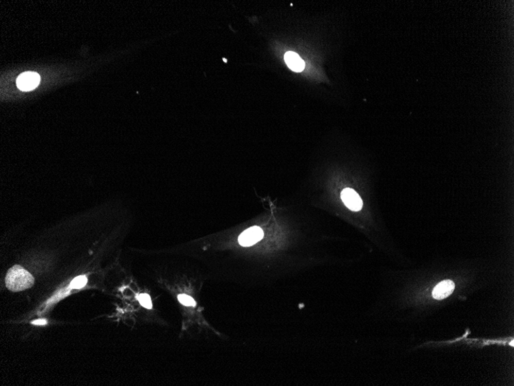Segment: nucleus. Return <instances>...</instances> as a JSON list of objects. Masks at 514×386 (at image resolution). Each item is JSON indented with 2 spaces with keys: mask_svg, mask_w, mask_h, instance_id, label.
<instances>
[{
  "mask_svg": "<svg viewBox=\"0 0 514 386\" xmlns=\"http://www.w3.org/2000/svg\"><path fill=\"white\" fill-rule=\"evenodd\" d=\"M341 199L347 208L353 211H359L363 208V201L360 195L350 188H346L341 193Z\"/></svg>",
  "mask_w": 514,
  "mask_h": 386,
  "instance_id": "nucleus-4",
  "label": "nucleus"
},
{
  "mask_svg": "<svg viewBox=\"0 0 514 386\" xmlns=\"http://www.w3.org/2000/svg\"><path fill=\"white\" fill-rule=\"evenodd\" d=\"M511 345H512V346H514V341H512V342H511Z\"/></svg>",
  "mask_w": 514,
  "mask_h": 386,
  "instance_id": "nucleus-11",
  "label": "nucleus"
},
{
  "mask_svg": "<svg viewBox=\"0 0 514 386\" xmlns=\"http://www.w3.org/2000/svg\"><path fill=\"white\" fill-rule=\"evenodd\" d=\"M32 324H33V325H47V320L45 319H38L35 320V321H33V322H32Z\"/></svg>",
  "mask_w": 514,
  "mask_h": 386,
  "instance_id": "nucleus-10",
  "label": "nucleus"
},
{
  "mask_svg": "<svg viewBox=\"0 0 514 386\" xmlns=\"http://www.w3.org/2000/svg\"><path fill=\"white\" fill-rule=\"evenodd\" d=\"M178 300L182 305H185V306L194 307L196 305V301H194V299L189 296V295H180L178 296Z\"/></svg>",
  "mask_w": 514,
  "mask_h": 386,
  "instance_id": "nucleus-9",
  "label": "nucleus"
},
{
  "mask_svg": "<svg viewBox=\"0 0 514 386\" xmlns=\"http://www.w3.org/2000/svg\"><path fill=\"white\" fill-rule=\"evenodd\" d=\"M87 283V278L85 275H80L76 277V279L72 281L70 283V287L73 289H80L86 284Z\"/></svg>",
  "mask_w": 514,
  "mask_h": 386,
  "instance_id": "nucleus-7",
  "label": "nucleus"
},
{
  "mask_svg": "<svg viewBox=\"0 0 514 386\" xmlns=\"http://www.w3.org/2000/svg\"><path fill=\"white\" fill-rule=\"evenodd\" d=\"M284 60L289 68L292 70L295 71V72H301L304 69V62L296 53L291 52V51L286 53L284 56Z\"/></svg>",
  "mask_w": 514,
  "mask_h": 386,
  "instance_id": "nucleus-6",
  "label": "nucleus"
},
{
  "mask_svg": "<svg viewBox=\"0 0 514 386\" xmlns=\"http://www.w3.org/2000/svg\"><path fill=\"white\" fill-rule=\"evenodd\" d=\"M454 288L455 284L452 281H443L433 288L432 297L436 300H443L449 297L453 293Z\"/></svg>",
  "mask_w": 514,
  "mask_h": 386,
  "instance_id": "nucleus-5",
  "label": "nucleus"
},
{
  "mask_svg": "<svg viewBox=\"0 0 514 386\" xmlns=\"http://www.w3.org/2000/svg\"><path fill=\"white\" fill-rule=\"evenodd\" d=\"M138 301L140 305L147 309H152V303L151 301L150 296L148 294H140L137 296Z\"/></svg>",
  "mask_w": 514,
  "mask_h": 386,
  "instance_id": "nucleus-8",
  "label": "nucleus"
},
{
  "mask_svg": "<svg viewBox=\"0 0 514 386\" xmlns=\"http://www.w3.org/2000/svg\"><path fill=\"white\" fill-rule=\"evenodd\" d=\"M264 233L259 227H252L244 230L239 237V243L243 247H249L260 242L264 238Z\"/></svg>",
  "mask_w": 514,
  "mask_h": 386,
  "instance_id": "nucleus-2",
  "label": "nucleus"
},
{
  "mask_svg": "<svg viewBox=\"0 0 514 386\" xmlns=\"http://www.w3.org/2000/svg\"><path fill=\"white\" fill-rule=\"evenodd\" d=\"M34 283L33 276L21 266H13L6 274V285L11 292H22L32 288Z\"/></svg>",
  "mask_w": 514,
  "mask_h": 386,
  "instance_id": "nucleus-1",
  "label": "nucleus"
},
{
  "mask_svg": "<svg viewBox=\"0 0 514 386\" xmlns=\"http://www.w3.org/2000/svg\"><path fill=\"white\" fill-rule=\"evenodd\" d=\"M39 81H40V76L36 72H23L17 78V87L22 91H30L37 88Z\"/></svg>",
  "mask_w": 514,
  "mask_h": 386,
  "instance_id": "nucleus-3",
  "label": "nucleus"
}]
</instances>
